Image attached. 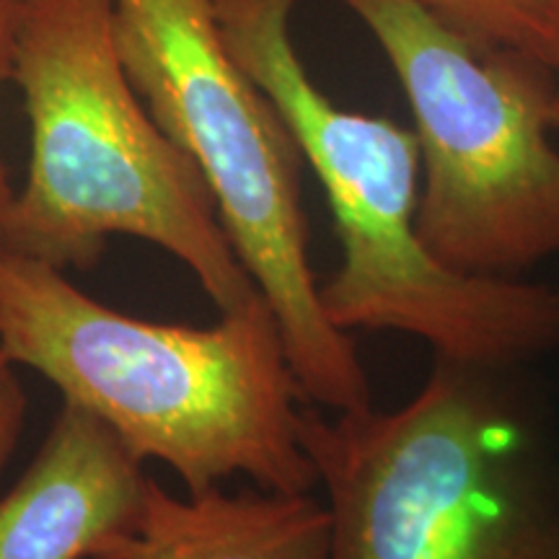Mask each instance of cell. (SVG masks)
<instances>
[{"mask_svg": "<svg viewBox=\"0 0 559 559\" xmlns=\"http://www.w3.org/2000/svg\"><path fill=\"white\" fill-rule=\"evenodd\" d=\"M479 47H513L544 60L559 0H409Z\"/></svg>", "mask_w": 559, "mask_h": 559, "instance_id": "9c48e42d", "label": "cell"}, {"mask_svg": "<svg viewBox=\"0 0 559 559\" xmlns=\"http://www.w3.org/2000/svg\"><path fill=\"white\" fill-rule=\"evenodd\" d=\"M544 62H547V66H551L559 73V5H557L555 16H551L549 47H547V52H544Z\"/></svg>", "mask_w": 559, "mask_h": 559, "instance_id": "7c38bea8", "label": "cell"}, {"mask_svg": "<svg viewBox=\"0 0 559 559\" xmlns=\"http://www.w3.org/2000/svg\"><path fill=\"white\" fill-rule=\"evenodd\" d=\"M102 559H330V513L311 492L210 487L177 498L151 479L135 526Z\"/></svg>", "mask_w": 559, "mask_h": 559, "instance_id": "ba28073f", "label": "cell"}, {"mask_svg": "<svg viewBox=\"0 0 559 559\" xmlns=\"http://www.w3.org/2000/svg\"><path fill=\"white\" fill-rule=\"evenodd\" d=\"M151 477L102 419L62 402L45 443L0 498V559H102L135 526Z\"/></svg>", "mask_w": 559, "mask_h": 559, "instance_id": "52a82bcc", "label": "cell"}, {"mask_svg": "<svg viewBox=\"0 0 559 559\" xmlns=\"http://www.w3.org/2000/svg\"><path fill=\"white\" fill-rule=\"evenodd\" d=\"M11 81L32 156L0 218V249L91 270L111 236H132L177 257L221 313L260 296L198 164L124 73L111 0H24Z\"/></svg>", "mask_w": 559, "mask_h": 559, "instance_id": "3957f363", "label": "cell"}, {"mask_svg": "<svg viewBox=\"0 0 559 559\" xmlns=\"http://www.w3.org/2000/svg\"><path fill=\"white\" fill-rule=\"evenodd\" d=\"M298 0H215L228 52L275 104L330 202L342 262L319 285L337 330L402 332L436 358L521 368L559 347V285L445 267L417 230L415 130L334 104L290 34Z\"/></svg>", "mask_w": 559, "mask_h": 559, "instance_id": "7a4b0ae2", "label": "cell"}, {"mask_svg": "<svg viewBox=\"0 0 559 559\" xmlns=\"http://www.w3.org/2000/svg\"><path fill=\"white\" fill-rule=\"evenodd\" d=\"M337 3L373 34L409 102L425 247L481 277H519L557 257V70L526 50L474 45L409 0Z\"/></svg>", "mask_w": 559, "mask_h": 559, "instance_id": "8992f818", "label": "cell"}, {"mask_svg": "<svg viewBox=\"0 0 559 559\" xmlns=\"http://www.w3.org/2000/svg\"><path fill=\"white\" fill-rule=\"evenodd\" d=\"M0 347L143 464L164 461L187 492L239 474L277 492L319 487L300 443L304 396L262 293L205 330L156 324L0 249Z\"/></svg>", "mask_w": 559, "mask_h": 559, "instance_id": "6da1fadb", "label": "cell"}, {"mask_svg": "<svg viewBox=\"0 0 559 559\" xmlns=\"http://www.w3.org/2000/svg\"><path fill=\"white\" fill-rule=\"evenodd\" d=\"M551 128L559 130V88H557L555 102H551Z\"/></svg>", "mask_w": 559, "mask_h": 559, "instance_id": "4fadbf2b", "label": "cell"}, {"mask_svg": "<svg viewBox=\"0 0 559 559\" xmlns=\"http://www.w3.org/2000/svg\"><path fill=\"white\" fill-rule=\"evenodd\" d=\"M557 559H559V555H557Z\"/></svg>", "mask_w": 559, "mask_h": 559, "instance_id": "5bb4252c", "label": "cell"}, {"mask_svg": "<svg viewBox=\"0 0 559 559\" xmlns=\"http://www.w3.org/2000/svg\"><path fill=\"white\" fill-rule=\"evenodd\" d=\"M330 559H557L559 461L519 368L436 358L402 407H300Z\"/></svg>", "mask_w": 559, "mask_h": 559, "instance_id": "277c9868", "label": "cell"}, {"mask_svg": "<svg viewBox=\"0 0 559 559\" xmlns=\"http://www.w3.org/2000/svg\"><path fill=\"white\" fill-rule=\"evenodd\" d=\"M24 0H0V91L13 79V55H16V34ZM13 187L5 160L0 156V218L13 200Z\"/></svg>", "mask_w": 559, "mask_h": 559, "instance_id": "8fae6325", "label": "cell"}, {"mask_svg": "<svg viewBox=\"0 0 559 559\" xmlns=\"http://www.w3.org/2000/svg\"><path fill=\"white\" fill-rule=\"evenodd\" d=\"M138 96L213 192L218 218L283 332L304 396L330 412L373 404L358 347L326 317L311 267L296 138L223 39L215 0H111Z\"/></svg>", "mask_w": 559, "mask_h": 559, "instance_id": "5b68a950", "label": "cell"}, {"mask_svg": "<svg viewBox=\"0 0 559 559\" xmlns=\"http://www.w3.org/2000/svg\"><path fill=\"white\" fill-rule=\"evenodd\" d=\"M16 362L0 347V474L16 453L26 428V389L16 373Z\"/></svg>", "mask_w": 559, "mask_h": 559, "instance_id": "30bf717a", "label": "cell"}]
</instances>
